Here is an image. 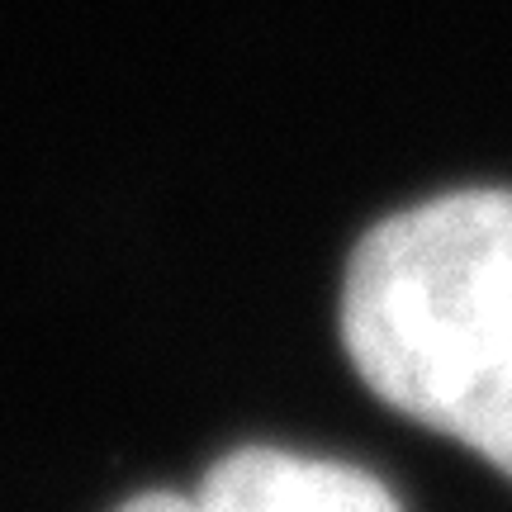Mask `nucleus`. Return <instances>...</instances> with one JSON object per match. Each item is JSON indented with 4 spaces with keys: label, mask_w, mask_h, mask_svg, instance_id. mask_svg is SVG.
Segmentation results:
<instances>
[{
    "label": "nucleus",
    "mask_w": 512,
    "mask_h": 512,
    "mask_svg": "<svg viewBox=\"0 0 512 512\" xmlns=\"http://www.w3.org/2000/svg\"><path fill=\"white\" fill-rule=\"evenodd\" d=\"M190 498L200 512H403L370 470L280 446L228 451Z\"/></svg>",
    "instance_id": "obj_2"
},
{
    "label": "nucleus",
    "mask_w": 512,
    "mask_h": 512,
    "mask_svg": "<svg viewBox=\"0 0 512 512\" xmlns=\"http://www.w3.org/2000/svg\"><path fill=\"white\" fill-rule=\"evenodd\" d=\"M342 342L375 399L512 479V190L375 223L342 280Z\"/></svg>",
    "instance_id": "obj_1"
},
{
    "label": "nucleus",
    "mask_w": 512,
    "mask_h": 512,
    "mask_svg": "<svg viewBox=\"0 0 512 512\" xmlns=\"http://www.w3.org/2000/svg\"><path fill=\"white\" fill-rule=\"evenodd\" d=\"M119 512H200V508H195V498L190 494H166V489H157V494L128 498Z\"/></svg>",
    "instance_id": "obj_3"
}]
</instances>
